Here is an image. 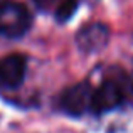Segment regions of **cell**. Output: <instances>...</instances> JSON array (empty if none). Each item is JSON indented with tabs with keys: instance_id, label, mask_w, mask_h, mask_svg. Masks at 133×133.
<instances>
[{
	"instance_id": "277c9868",
	"label": "cell",
	"mask_w": 133,
	"mask_h": 133,
	"mask_svg": "<svg viewBox=\"0 0 133 133\" xmlns=\"http://www.w3.org/2000/svg\"><path fill=\"white\" fill-rule=\"evenodd\" d=\"M27 61L20 54H9L0 61V84L3 88H17L24 81Z\"/></svg>"
},
{
	"instance_id": "52a82bcc",
	"label": "cell",
	"mask_w": 133,
	"mask_h": 133,
	"mask_svg": "<svg viewBox=\"0 0 133 133\" xmlns=\"http://www.w3.org/2000/svg\"><path fill=\"white\" fill-rule=\"evenodd\" d=\"M34 2H36V5L39 7L41 10L49 12V10H56V7L59 5L61 0H34Z\"/></svg>"
},
{
	"instance_id": "3957f363",
	"label": "cell",
	"mask_w": 133,
	"mask_h": 133,
	"mask_svg": "<svg viewBox=\"0 0 133 133\" xmlns=\"http://www.w3.org/2000/svg\"><path fill=\"white\" fill-rule=\"evenodd\" d=\"M123 101V91L120 84L115 81H104L93 89V98H91V110L98 111H110L116 108Z\"/></svg>"
},
{
	"instance_id": "7a4b0ae2",
	"label": "cell",
	"mask_w": 133,
	"mask_h": 133,
	"mask_svg": "<svg viewBox=\"0 0 133 133\" xmlns=\"http://www.w3.org/2000/svg\"><path fill=\"white\" fill-rule=\"evenodd\" d=\"M91 98H93V88L86 83H79L62 93L61 106L66 113L72 115V116H79L84 111L91 110Z\"/></svg>"
},
{
	"instance_id": "8992f818",
	"label": "cell",
	"mask_w": 133,
	"mask_h": 133,
	"mask_svg": "<svg viewBox=\"0 0 133 133\" xmlns=\"http://www.w3.org/2000/svg\"><path fill=\"white\" fill-rule=\"evenodd\" d=\"M76 9H78V0H61L59 5L56 7V19L59 22H68L72 15H74Z\"/></svg>"
},
{
	"instance_id": "6da1fadb",
	"label": "cell",
	"mask_w": 133,
	"mask_h": 133,
	"mask_svg": "<svg viewBox=\"0 0 133 133\" xmlns=\"http://www.w3.org/2000/svg\"><path fill=\"white\" fill-rule=\"evenodd\" d=\"M32 25V15L27 7L14 0L0 2V34L5 37H22Z\"/></svg>"
},
{
	"instance_id": "5b68a950",
	"label": "cell",
	"mask_w": 133,
	"mask_h": 133,
	"mask_svg": "<svg viewBox=\"0 0 133 133\" xmlns=\"http://www.w3.org/2000/svg\"><path fill=\"white\" fill-rule=\"evenodd\" d=\"M108 39H110V29L104 24L94 22L81 29V32L78 34V45L84 52H96L108 44Z\"/></svg>"
}]
</instances>
